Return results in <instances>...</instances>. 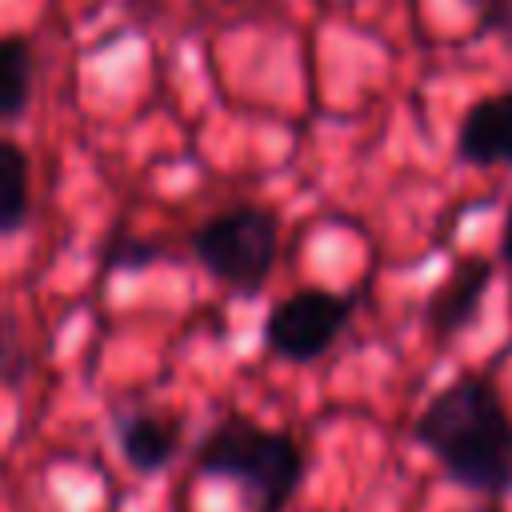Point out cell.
Listing matches in <instances>:
<instances>
[{"instance_id":"14","label":"cell","mask_w":512,"mask_h":512,"mask_svg":"<svg viewBox=\"0 0 512 512\" xmlns=\"http://www.w3.org/2000/svg\"><path fill=\"white\" fill-rule=\"evenodd\" d=\"M220 4H248V0H220Z\"/></svg>"},{"instance_id":"12","label":"cell","mask_w":512,"mask_h":512,"mask_svg":"<svg viewBox=\"0 0 512 512\" xmlns=\"http://www.w3.org/2000/svg\"><path fill=\"white\" fill-rule=\"evenodd\" d=\"M500 260L512 268V204L504 212V228H500Z\"/></svg>"},{"instance_id":"4","label":"cell","mask_w":512,"mask_h":512,"mask_svg":"<svg viewBox=\"0 0 512 512\" xmlns=\"http://www.w3.org/2000/svg\"><path fill=\"white\" fill-rule=\"evenodd\" d=\"M352 296L328 288H296L264 316V348L288 364L320 360L352 320Z\"/></svg>"},{"instance_id":"11","label":"cell","mask_w":512,"mask_h":512,"mask_svg":"<svg viewBox=\"0 0 512 512\" xmlns=\"http://www.w3.org/2000/svg\"><path fill=\"white\" fill-rule=\"evenodd\" d=\"M464 4L476 12L480 28L500 32V36L512 40V0H464Z\"/></svg>"},{"instance_id":"6","label":"cell","mask_w":512,"mask_h":512,"mask_svg":"<svg viewBox=\"0 0 512 512\" xmlns=\"http://www.w3.org/2000/svg\"><path fill=\"white\" fill-rule=\"evenodd\" d=\"M456 156L472 168H512V88L488 92L464 108Z\"/></svg>"},{"instance_id":"13","label":"cell","mask_w":512,"mask_h":512,"mask_svg":"<svg viewBox=\"0 0 512 512\" xmlns=\"http://www.w3.org/2000/svg\"><path fill=\"white\" fill-rule=\"evenodd\" d=\"M464 512H500L496 504H480V508H464Z\"/></svg>"},{"instance_id":"5","label":"cell","mask_w":512,"mask_h":512,"mask_svg":"<svg viewBox=\"0 0 512 512\" xmlns=\"http://www.w3.org/2000/svg\"><path fill=\"white\" fill-rule=\"evenodd\" d=\"M492 272H496V264L488 256H464L448 268V276L432 288V296L424 304V324L436 340H452L456 332L476 324L480 304L492 284Z\"/></svg>"},{"instance_id":"9","label":"cell","mask_w":512,"mask_h":512,"mask_svg":"<svg viewBox=\"0 0 512 512\" xmlns=\"http://www.w3.org/2000/svg\"><path fill=\"white\" fill-rule=\"evenodd\" d=\"M32 44L24 36H0V124H12L32 104Z\"/></svg>"},{"instance_id":"7","label":"cell","mask_w":512,"mask_h":512,"mask_svg":"<svg viewBox=\"0 0 512 512\" xmlns=\"http://www.w3.org/2000/svg\"><path fill=\"white\" fill-rule=\"evenodd\" d=\"M116 444H120V456L136 472L152 476L176 460L184 444V424L156 408H132L116 416Z\"/></svg>"},{"instance_id":"10","label":"cell","mask_w":512,"mask_h":512,"mask_svg":"<svg viewBox=\"0 0 512 512\" xmlns=\"http://www.w3.org/2000/svg\"><path fill=\"white\" fill-rule=\"evenodd\" d=\"M160 260V248L156 244H140V240H120V244H108L104 248V264L108 268H148Z\"/></svg>"},{"instance_id":"8","label":"cell","mask_w":512,"mask_h":512,"mask_svg":"<svg viewBox=\"0 0 512 512\" xmlns=\"http://www.w3.org/2000/svg\"><path fill=\"white\" fill-rule=\"evenodd\" d=\"M32 212V160L28 152L0 136V236L20 232Z\"/></svg>"},{"instance_id":"1","label":"cell","mask_w":512,"mask_h":512,"mask_svg":"<svg viewBox=\"0 0 512 512\" xmlns=\"http://www.w3.org/2000/svg\"><path fill=\"white\" fill-rule=\"evenodd\" d=\"M412 436L460 488L492 500L512 492V412L488 376L464 372L444 384Z\"/></svg>"},{"instance_id":"3","label":"cell","mask_w":512,"mask_h":512,"mask_svg":"<svg viewBox=\"0 0 512 512\" xmlns=\"http://www.w3.org/2000/svg\"><path fill=\"white\" fill-rule=\"evenodd\" d=\"M200 268L224 288L248 296L268 284L280 256V216L268 204H232L212 212L188 236Z\"/></svg>"},{"instance_id":"2","label":"cell","mask_w":512,"mask_h":512,"mask_svg":"<svg viewBox=\"0 0 512 512\" xmlns=\"http://www.w3.org/2000/svg\"><path fill=\"white\" fill-rule=\"evenodd\" d=\"M192 468L232 480L252 512H284L304 480V448L288 432L248 416H224L192 448Z\"/></svg>"}]
</instances>
